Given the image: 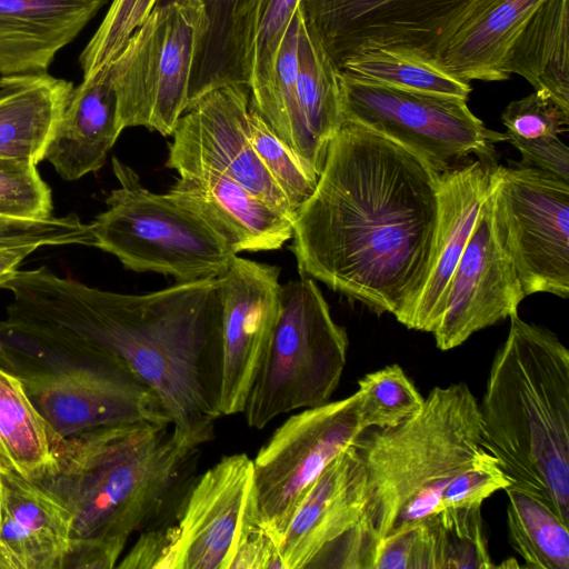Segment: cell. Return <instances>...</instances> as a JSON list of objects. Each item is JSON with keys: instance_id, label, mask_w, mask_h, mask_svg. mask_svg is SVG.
<instances>
[{"instance_id": "cell-11", "label": "cell", "mask_w": 569, "mask_h": 569, "mask_svg": "<svg viewBox=\"0 0 569 569\" xmlns=\"http://www.w3.org/2000/svg\"><path fill=\"white\" fill-rule=\"evenodd\" d=\"M497 227L527 296L569 297V182L535 167L493 168Z\"/></svg>"}, {"instance_id": "cell-5", "label": "cell", "mask_w": 569, "mask_h": 569, "mask_svg": "<svg viewBox=\"0 0 569 569\" xmlns=\"http://www.w3.org/2000/svg\"><path fill=\"white\" fill-rule=\"evenodd\" d=\"M479 403L482 440L511 482L569 525V351L518 313Z\"/></svg>"}, {"instance_id": "cell-12", "label": "cell", "mask_w": 569, "mask_h": 569, "mask_svg": "<svg viewBox=\"0 0 569 569\" xmlns=\"http://www.w3.org/2000/svg\"><path fill=\"white\" fill-rule=\"evenodd\" d=\"M362 431L357 395L306 408L258 451L253 487L262 521L279 543L310 485Z\"/></svg>"}, {"instance_id": "cell-37", "label": "cell", "mask_w": 569, "mask_h": 569, "mask_svg": "<svg viewBox=\"0 0 569 569\" xmlns=\"http://www.w3.org/2000/svg\"><path fill=\"white\" fill-rule=\"evenodd\" d=\"M157 2L158 0H112L102 22L80 54L83 79L93 77L111 62Z\"/></svg>"}, {"instance_id": "cell-22", "label": "cell", "mask_w": 569, "mask_h": 569, "mask_svg": "<svg viewBox=\"0 0 569 569\" xmlns=\"http://www.w3.org/2000/svg\"><path fill=\"white\" fill-rule=\"evenodd\" d=\"M108 0H0V76L48 72Z\"/></svg>"}, {"instance_id": "cell-27", "label": "cell", "mask_w": 569, "mask_h": 569, "mask_svg": "<svg viewBox=\"0 0 569 569\" xmlns=\"http://www.w3.org/2000/svg\"><path fill=\"white\" fill-rule=\"evenodd\" d=\"M0 367L21 381H30L83 370L129 366L116 356L74 346L27 322L7 317L0 320Z\"/></svg>"}, {"instance_id": "cell-6", "label": "cell", "mask_w": 569, "mask_h": 569, "mask_svg": "<svg viewBox=\"0 0 569 569\" xmlns=\"http://www.w3.org/2000/svg\"><path fill=\"white\" fill-rule=\"evenodd\" d=\"M119 182L107 209L91 221L93 247L114 256L126 269L173 277L177 282L217 278L237 254L193 210L167 193L144 188L138 173L118 158Z\"/></svg>"}, {"instance_id": "cell-3", "label": "cell", "mask_w": 569, "mask_h": 569, "mask_svg": "<svg viewBox=\"0 0 569 569\" xmlns=\"http://www.w3.org/2000/svg\"><path fill=\"white\" fill-rule=\"evenodd\" d=\"M52 462L32 481L64 510L63 569L114 568L133 532L178 520L200 447L169 423L137 421L51 436Z\"/></svg>"}, {"instance_id": "cell-44", "label": "cell", "mask_w": 569, "mask_h": 569, "mask_svg": "<svg viewBox=\"0 0 569 569\" xmlns=\"http://www.w3.org/2000/svg\"><path fill=\"white\" fill-rule=\"evenodd\" d=\"M38 248L33 244L0 247V288L17 274L22 261Z\"/></svg>"}, {"instance_id": "cell-29", "label": "cell", "mask_w": 569, "mask_h": 569, "mask_svg": "<svg viewBox=\"0 0 569 569\" xmlns=\"http://www.w3.org/2000/svg\"><path fill=\"white\" fill-rule=\"evenodd\" d=\"M339 73L340 70L308 29L300 11L298 103L316 154L322 164L330 141L345 122Z\"/></svg>"}, {"instance_id": "cell-16", "label": "cell", "mask_w": 569, "mask_h": 569, "mask_svg": "<svg viewBox=\"0 0 569 569\" xmlns=\"http://www.w3.org/2000/svg\"><path fill=\"white\" fill-rule=\"evenodd\" d=\"M51 436L70 438L119 423H170L157 395L129 368L22 381Z\"/></svg>"}, {"instance_id": "cell-28", "label": "cell", "mask_w": 569, "mask_h": 569, "mask_svg": "<svg viewBox=\"0 0 569 569\" xmlns=\"http://www.w3.org/2000/svg\"><path fill=\"white\" fill-rule=\"evenodd\" d=\"M172 0H158L156 6ZM208 29L192 72L189 107L208 92L246 84V41L253 0H200ZM187 109V110H188Z\"/></svg>"}, {"instance_id": "cell-31", "label": "cell", "mask_w": 569, "mask_h": 569, "mask_svg": "<svg viewBox=\"0 0 569 569\" xmlns=\"http://www.w3.org/2000/svg\"><path fill=\"white\" fill-rule=\"evenodd\" d=\"M508 496L511 547L531 569H569V525L541 500L515 489Z\"/></svg>"}, {"instance_id": "cell-21", "label": "cell", "mask_w": 569, "mask_h": 569, "mask_svg": "<svg viewBox=\"0 0 569 569\" xmlns=\"http://www.w3.org/2000/svg\"><path fill=\"white\" fill-rule=\"evenodd\" d=\"M69 542L62 507L34 482L0 471V569H63Z\"/></svg>"}, {"instance_id": "cell-38", "label": "cell", "mask_w": 569, "mask_h": 569, "mask_svg": "<svg viewBox=\"0 0 569 569\" xmlns=\"http://www.w3.org/2000/svg\"><path fill=\"white\" fill-rule=\"evenodd\" d=\"M508 141H542L558 138L569 126V112L546 94L535 91L511 101L501 114Z\"/></svg>"}, {"instance_id": "cell-24", "label": "cell", "mask_w": 569, "mask_h": 569, "mask_svg": "<svg viewBox=\"0 0 569 569\" xmlns=\"http://www.w3.org/2000/svg\"><path fill=\"white\" fill-rule=\"evenodd\" d=\"M543 0H480L448 42L436 67L462 81H502L528 19Z\"/></svg>"}, {"instance_id": "cell-9", "label": "cell", "mask_w": 569, "mask_h": 569, "mask_svg": "<svg viewBox=\"0 0 569 569\" xmlns=\"http://www.w3.org/2000/svg\"><path fill=\"white\" fill-rule=\"evenodd\" d=\"M345 120L361 124L421 158L439 174L475 154L496 163L495 143L507 133L488 129L467 99L405 90L339 73Z\"/></svg>"}, {"instance_id": "cell-30", "label": "cell", "mask_w": 569, "mask_h": 569, "mask_svg": "<svg viewBox=\"0 0 569 569\" xmlns=\"http://www.w3.org/2000/svg\"><path fill=\"white\" fill-rule=\"evenodd\" d=\"M52 462L51 435L22 381L0 367V471L40 478Z\"/></svg>"}, {"instance_id": "cell-10", "label": "cell", "mask_w": 569, "mask_h": 569, "mask_svg": "<svg viewBox=\"0 0 569 569\" xmlns=\"http://www.w3.org/2000/svg\"><path fill=\"white\" fill-rule=\"evenodd\" d=\"M480 0H300L308 29L339 70L387 50L436 66Z\"/></svg>"}, {"instance_id": "cell-39", "label": "cell", "mask_w": 569, "mask_h": 569, "mask_svg": "<svg viewBox=\"0 0 569 569\" xmlns=\"http://www.w3.org/2000/svg\"><path fill=\"white\" fill-rule=\"evenodd\" d=\"M228 569H283L280 546L262 521L253 483L244 501Z\"/></svg>"}, {"instance_id": "cell-19", "label": "cell", "mask_w": 569, "mask_h": 569, "mask_svg": "<svg viewBox=\"0 0 569 569\" xmlns=\"http://www.w3.org/2000/svg\"><path fill=\"white\" fill-rule=\"evenodd\" d=\"M365 469L351 448L341 451L299 501L280 543L283 569H305L323 549L350 533L361 521Z\"/></svg>"}, {"instance_id": "cell-15", "label": "cell", "mask_w": 569, "mask_h": 569, "mask_svg": "<svg viewBox=\"0 0 569 569\" xmlns=\"http://www.w3.org/2000/svg\"><path fill=\"white\" fill-rule=\"evenodd\" d=\"M525 298L496 223L491 190L450 280L432 332L437 347L447 351L461 346L477 331L518 313Z\"/></svg>"}, {"instance_id": "cell-40", "label": "cell", "mask_w": 569, "mask_h": 569, "mask_svg": "<svg viewBox=\"0 0 569 569\" xmlns=\"http://www.w3.org/2000/svg\"><path fill=\"white\" fill-rule=\"evenodd\" d=\"M20 244L93 247L94 238L90 224L76 213L33 221L0 218V247Z\"/></svg>"}, {"instance_id": "cell-32", "label": "cell", "mask_w": 569, "mask_h": 569, "mask_svg": "<svg viewBox=\"0 0 569 569\" xmlns=\"http://www.w3.org/2000/svg\"><path fill=\"white\" fill-rule=\"evenodd\" d=\"M300 0H253L247 30L246 71L250 106L260 116L270 107L282 40Z\"/></svg>"}, {"instance_id": "cell-34", "label": "cell", "mask_w": 569, "mask_h": 569, "mask_svg": "<svg viewBox=\"0 0 569 569\" xmlns=\"http://www.w3.org/2000/svg\"><path fill=\"white\" fill-rule=\"evenodd\" d=\"M357 407L362 430L396 427L422 408L425 398L399 365H389L358 381Z\"/></svg>"}, {"instance_id": "cell-7", "label": "cell", "mask_w": 569, "mask_h": 569, "mask_svg": "<svg viewBox=\"0 0 569 569\" xmlns=\"http://www.w3.org/2000/svg\"><path fill=\"white\" fill-rule=\"evenodd\" d=\"M348 346L346 329L333 320L313 279L281 284L272 341L242 411L247 425L262 429L280 415L328 402L340 383Z\"/></svg>"}, {"instance_id": "cell-14", "label": "cell", "mask_w": 569, "mask_h": 569, "mask_svg": "<svg viewBox=\"0 0 569 569\" xmlns=\"http://www.w3.org/2000/svg\"><path fill=\"white\" fill-rule=\"evenodd\" d=\"M280 268L236 254L218 277L221 299V416L242 413L280 312Z\"/></svg>"}, {"instance_id": "cell-43", "label": "cell", "mask_w": 569, "mask_h": 569, "mask_svg": "<svg viewBox=\"0 0 569 569\" xmlns=\"http://www.w3.org/2000/svg\"><path fill=\"white\" fill-rule=\"evenodd\" d=\"M522 156V164L555 174L569 182V150L561 139L513 141Z\"/></svg>"}, {"instance_id": "cell-2", "label": "cell", "mask_w": 569, "mask_h": 569, "mask_svg": "<svg viewBox=\"0 0 569 569\" xmlns=\"http://www.w3.org/2000/svg\"><path fill=\"white\" fill-rule=\"evenodd\" d=\"M1 289L13 296L7 317L120 358L157 395L180 437L199 447L213 438L221 417L218 277L128 295L40 267L18 271Z\"/></svg>"}, {"instance_id": "cell-35", "label": "cell", "mask_w": 569, "mask_h": 569, "mask_svg": "<svg viewBox=\"0 0 569 569\" xmlns=\"http://www.w3.org/2000/svg\"><path fill=\"white\" fill-rule=\"evenodd\" d=\"M248 131L258 158L286 197L295 214L312 194L319 177L272 131L250 103Z\"/></svg>"}, {"instance_id": "cell-1", "label": "cell", "mask_w": 569, "mask_h": 569, "mask_svg": "<svg viewBox=\"0 0 569 569\" xmlns=\"http://www.w3.org/2000/svg\"><path fill=\"white\" fill-rule=\"evenodd\" d=\"M439 176L410 150L345 120L292 219L300 277L405 326L431 267Z\"/></svg>"}, {"instance_id": "cell-36", "label": "cell", "mask_w": 569, "mask_h": 569, "mask_svg": "<svg viewBox=\"0 0 569 569\" xmlns=\"http://www.w3.org/2000/svg\"><path fill=\"white\" fill-rule=\"evenodd\" d=\"M50 187L42 180L37 164L0 157V218L44 220L52 217Z\"/></svg>"}, {"instance_id": "cell-20", "label": "cell", "mask_w": 569, "mask_h": 569, "mask_svg": "<svg viewBox=\"0 0 569 569\" xmlns=\"http://www.w3.org/2000/svg\"><path fill=\"white\" fill-rule=\"evenodd\" d=\"M168 193L197 212L238 254L280 249L292 220L236 180L211 170L178 172Z\"/></svg>"}, {"instance_id": "cell-41", "label": "cell", "mask_w": 569, "mask_h": 569, "mask_svg": "<svg viewBox=\"0 0 569 569\" xmlns=\"http://www.w3.org/2000/svg\"><path fill=\"white\" fill-rule=\"evenodd\" d=\"M511 486L498 459L489 451L459 472L447 486L440 499V510L481 508L496 491Z\"/></svg>"}, {"instance_id": "cell-23", "label": "cell", "mask_w": 569, "mask_h": 569, "mask_svg": "<svg viewBox=\"0 0 569 569\" xmlns=\"http://www.w3.org/2000/svg\"><path fill=\"white\" fill-rule=\"evenodd\" d=\"M117 96L104 68L74 87L44 159L67 181L99 171L120 133Z\"/></svg>"}, {"instance_id": "cell-25", "label": "cell", "mask_w": 569, "mask_h": 569, "mask_svg": "<svg viewBox=\"0 0 569 569\" xmlns=\"http://www.w3.org/2000/svg\"><path fill=\"white\" fill-rule=\"evenodd\" d=\"M73 88L48 72L0 76V157L42 161Z\"/></svg>"}, {"instance_id": "cell-4", "label": "cell", "mask_w": 569, "mask_h": 569, "mask_svg": "<svg viewBox=\"0 0 569 569\" xmlns=\"http://www.w3.org/2000/svg\"><path fill=\"white\" fill-rule=\"evenodd\" d=\"M350 446L365 469L367 501L360 523L337 543L342 569H372L385 538L439 521L449 482L487 451L479 402L465 382L432 388L416 416L365 429Z\"/></svg>"}, {"instance_id": "cell-42", "label": "cell", "mask_w": 569, "mask_h": 569, "mask_svg": "<svg viewBox=\"0 0 569 569\" xmlns=\"http://www.w3.org/2000/svg\"><path fill=\"white\" fill-rule=\"evenodd\" d=\"M179 535L177 525L140 532L119 565V569H179Z\"/></svg>"}, {"instance_id": "cell-17", "label": "cell", "mask_w": 569, "mask_h": 569, "mask_svg": "<svg viewBox=\"0 0 569 569\" xmlns=\"http://www.w3.org/2000/svg\"><path fill=\"white\" fill-rule=\"evenodd\" d=\"M253 463L224 456L194 481L178 517L179 569H228Z\"/></svg>"}, {"instance_id": "cell-26", "label": "cell", "mask_w": 569, "mask_h": 569, "mask_svg": "<svg viewBox=\"0 0 569 569\" xmlns=\"http://www.w3.org/2000/svg\"><path fill=\"white\" fill-rule=\"evenodd\" d=\"M507 72L569 112V0H543L516 39Z\"/></svg>"}, {"instance_id": "cell-13", "label": "cell", "mask_w": 569, "mask_h": 569, "mask_svg": "<svg viewBox=\"0 0 569 569\" xmlns=\"http://www.w3.org/2000/svg\"><path fill=\"white\" fill-rule=\"evenodd\" d=\"M249 103L250 90L246 84H228L201 97L179 119L166 167L177 172H219L292 220L295 214L286 197L250 141Z\"/></svg>"}, {"instance_id": "cell-8", "label": "cell", "mask_w": 569, "mask_h": 569, "mask_svg": "<svg viewBox=\"0 0 569 569\" xmlns=\"http://www.w3.org/2000/svg\"><path fill=\"white\" fill-rule=\"evenodd\" d=\"M208 29L200 0L156 6L106 67L122 129L172 134L189 107L192 72Z\"/></svg>"}, {"instance_id": "cell-33", "label": "cell", "mask_w": 569, "mask_h": 569, "mask_svg": "<svg viewBox=\"0 0 569 569\" xmlns=\"http://www.w3.org/2000/svg\"><path fill=\"white\" fill-rule=\"evenodd\" d=\"M357 77L405 90L468 100L472 88L436 66L402 53L372 50L351 58L342 70Z\"/></svg>"}, {"instance_id": "cell-18", "label": "cell", "mask_w": 569, "mask_h": 569, "mask_svg": "<svg viewBox=\"0 0 569 569\" xmlns=\"http://www.w3.org/2000/svg\"><path fill=\"white\" fill-rule=\"evenodd\" d=\"M471 160L439 176V219L429 274L406 327L432 333L446 305L450 280L493 186V168Z\"/></svg>"}]
</instances>
